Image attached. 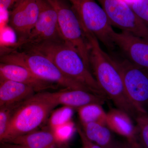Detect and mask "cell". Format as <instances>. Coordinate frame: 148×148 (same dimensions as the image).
Listing matches in <instances>:
<instances>
[{"instance_id":"d6986e66","label":"cell","mask_w":148,"mask_h":148,"mask_svg":"<svg viewBox=\"0 0 148 148\" xmlns=\"http://www.w3.org/2000/svg\"><path fill=\"white\" fill-rule=\"evenodd\" d=\"M134 120L137 140L143 148H148L147 112L138 114Z\"/></svg>"},{"instance_id":"83f0119b","label":"cell","mask_w":148,"mask_h":148,"mask_svg":"<svg viewBox=\"0 0 148 148\" xmlns=\"http://www.w3.org/2000/svg\"><path fill=\"white\" fill-rule=\"evenodd\" d=\"M0 148H26L18 145L8 143H3L0 145Z\"/></svg>"},{"instance_id":"ffe728a7","label":"cell","mask_w":148,"mask_h":148,"mask_svg":"<svg viewBox=\"0 0 148 148\" xmlns=\"http://www.w3.org/2000/svg\"><path fill=\"white\" fill-rule=\"evenodd\" d=\"M74 109L67 106H62L50 114L49 120V128L53 130L56 127L71 121Z\"/></svg>"},{"instance_id":"7a4b0ae2","label":"cell","mask_w":148,"mask_h":148,"mask_svg":"<svg viewBox=\"0 0 148 148\" xmlns=\"http://www.w3.org/2000/svg\"><path fill=\"white\" fill-rule=\"evenodd\" d=\"M32 49L50 59L66 76L82 85L90 92L106 98V94L80 56L64 41L33 45Z\"/></svg>"},{"instance_id":"8fae6325","label":"cell","mask_w":148,"mask_h":148,"mask_svg":"<svg viewBox=\"0 0 148 148\" xmlns=\"http://www.w3.org/2000/svg\"><path fill=\"white\" fill-rule=\"evenodd\" d=\"M115 46L119 48L130 62L148 72V41L128 32H115Z\"/></svg>"},{"instance_id":"ac0fdd59","label":"cell","mask_w":148,"mask_h":148,"mask_svg":"<svg viewBox=\"0 0 148 148\" xmlns=\"http://www.w3.org/2000/svg\"><path fill=\"white\" fill-rule=\"evenodd\" d=\"M102 106L97 103H90L77 109L82 124L97 123L106 125L107 113Z\"/></svg>"},{"instance_id":"1f68e13d","label":"cell","mask_w":148,"mask_h":148,"mask_svg":"<svg viewBox=\"0 0 148 148\" xmlns=\"http://www.w3.org/2000/svg\"></svg>"},{"instance_id":"277c9868","label":"cell","mask_w":148,"mask_h":148,"mask_svg":"<svg viewBox=\"0 0 148 148\" xmlns=\"http://www.w3.org/2000/svg\"><path fill=\"white\" fill-rule=\"evenodd\" d=\"M56 107L41 92L24 101L12 114L3 143L36 130L47 120Z\"/></svg>"},{"instance_id":"44dd1931","label":"cell","mask_w":148,"mask_h":148,"mask_svg":"<svg viewBox=\"0 0 148 148\" xmlns=\"http://www.w3.org/2000/svg\"><path fill=\"white\" fill-rule=\"evenodd\" d=\"M77 127L73 122L70 121L51 130L59 145H65L74 135Z\"/></svg>"},{"instance_id":"9a60e30c","label":"cell","mask_w":148,"mask_h":148,"mask_svg":"<svg viewBox=\"0 0 148 148\" xmlns=\"http://www.w3.org/2000/svg\"><path fill=\"white\" fill-rule=\"evenodd\" d=\"M4 143H11L26 148H52L59 145L52 130H35L17 136Z\"/></svg>"},{"instance_id":"e0dca14e","label":"cell","mask_w":148,"mask_h":148,"mask_svg":"<svg viewBox=\"0 0 148 148\" xmlns=\"http://www.w3.org/2000/svg\"><path fill=\"white\" fill-rule=\"evenodd\" d=\"M82 125L86 137L92 143L102 148H119L121 143L116 142L112 131L106 125L97 123Z\"/></svg>"},{"instance_id":"5b68a950","label":"cell","mask_w":148,"mask_h":148,"mask_svg":"<svg viewBox=\"0 0 148 148\" xmlns=\"http://www.w3.org/2000/svg\"><path fill=\"white\" fill-rule=\"evenodd\" d=\"M84 32L92 34L107 48H114L115 31L102 7L94 0H69Z\"/></svg>"},{"instance_id":"f1b7e54d","label":"cell","mask_w":148,"mask_h":148,"mask_svg":"<svg viewBox=\"0 0 148 148\" xmlns=\"http://www.w3.org/2000/svg\"><path fill=\"white\" fill-rule=\"evenodd\" d=\"M52 148H69L67 145V144L65 145H58Z\"/></svg>"},{"instance_id":"9c48e42d","label":"cell","mask_w":148,"mask_h":148,"mask_svg":"<svg viewBox=\"0 0 148 148\" xmlns=\"http://www.w3.org/2000/svg\"><path fill=\"white\" fill-rule=\"evenodd\" d=\"M42 0H20L9 16L11 29L25 42L39 15Z\"/></svg>"},{"instance_id":"cb8c5ba5","label":"cell","mask_w":148,"mask_h":148,"mask_svg":"<svg viewBox=\"0 0 148 148\" xmlns=\"http://www.w3.org/2000/svg\"><path fill=\"white\" fill-rule=\"evenodd\" d=\"M77 130L83 145L84 148H102L100 146L92 143L90 140H88L84 135L82 127L79 126L77 127Z\"/></svg>"},{"instance_id":"5bb4252c","label":"cell","mask_w":148,"mask_h":148,"mask_svg":"<svg viewBox=\"0 0 148 148\" xmlns=\"http://www.w3.org/2000/svg\"><path fill=\"white\" fill-rule=\"evenodd\" d=\"M36 93L29 86L0 77V108L23 102Z\"/></svg>"},{"instance_id":"d4e9b609","label":"cell","mask_w":148,"mask_h":148,"mask_svg":"<svg viewBox=\"0 0 148 148\" xmlns=\"http://www.w3.org/2000/svg\"><path fill=\"white\" fill-rule=\"evenodd\" d=\"M20 0H0V12L6 11Z\"/></svg>"},{"instance_id":"ba28073f","label":"cell","mask_w":148,"mask_h":148,"mask_svg":"<svg viewBox=\"0 0 148 148\" xmlns=\"http://www.w3.org/2000/svg\"><path fill=\"white\" fill-rule=\"evenodd\" d=\"M112 26L148 41V28L123 0H98Z\"/></svg>"},{"instance_id":"30bf717a","label":"cell","mask_w":148,"mask_h":148,"mask_svg":"<svg viewBox=\"0 0 148 148\" xmlns=\"http://www.w3.org/2000/svg\"><path fill=\"white\" fill-rule=\"evenodd\" d=\"M58 41L63 40L58 28L57 13L46 0H42L39 15L25 42H31L34 45Z\"/></svg>"},{"instance_id":"7c38bea8","label":"cell","mask_w":148,"mask_h":148,"mask_svg":"<svg viewBox=\"0 0 148 148\" xmlns=\"http://www.w3.org/2000/svg\"><path fill=\"white\" fill-rule=\"evenodd\" d=\"M44 97L56 106L61 105L74 109H78L90 103L103 105L106 98L80 89H65L54 92H42Z\"/></svg>"},{"instance_id":"52a82bcc","label":"cell","mask_w":148,"mask_h":148,"mask_svg":"<svg viewBox=\"0 0 148 148\" xmlns=\"http://www.w3.org/2000/svg\"><path fill=\"white\" fill-rule=\"evenodd\" d=\"M130 100L140 112H147L148 105V72L127 59L115 61Z\"/></svg>"},{"instance_id":"484cf974","label":"cell","mask_w":148,"mask_h":148,"mask_svg":"<svg viewBox=\"0 0 148 148\" xmlns=\"http://www.w3.org/2000/svg\"><path fill=\"white\" fill-rule=\"evenodd\" d=\"M121 145L123 148H143L137 140H126Z\"/></svg>"},{"instance_id":"3957f363","label":"cell","mask_w":148,"mask_h":148,"mask_svg":"<svg viewBox=\"0 0 148 148\" xmlns=\"http://www.w3.org/2000/svg\"><path fill=\"white\" fill-rule=\"evenodd\" d=\"M0 62L24 67L40 79L65 89H80L90 92L82 85L66 76L46 56L32 49L28 52L14 51L0 56Z\"/></svg>"},{"instance_id":"4316f807","label":"cell","mask_w":148,"mask_h":148,"mask_svg":"<svg viewBox=\"0 0 148 148\" xmlns=\"http://www.w3.org/2000/svg\"><path fill=\"white\" fill-rule=\"evenodd\" d=\"M14 49L9 47L8 46L0 44V56L7 54L14 51Z\"/></svg>"},{"instance_id":"2e32d148","label":"cell","mask_w":148,"mask_h":148,"mask_svg":"<svg viewBox=\"0 0 148 148\" xmlns=\"http://www.w3.org/2000/svg\"><path fill=\"white\" fill-rule=\"evenodd\" d=\"M106 125L111 131L124 137L127 140H137L135 125L129 115L117 108L107 113Z\"/></svg>"},{"instance_id":"8992f818","label":"cell","mask_w":148,"mask_h":148,"mask_svg":"<svg viewBox=\"0 0 148 148\" xmlns=\"http://www.w3.org/2000/svg\"><path fill=\"white\" fill-rule=\"evenodd\" d=\"M46 1L57 13L58 28L63 41L76 51L90 70L89 46L75 13L62 0Z\"/></svg>"},{"instance_id":"f546056e","label":"cell","mask_w":148,"mask_h":148,"mask_svg":"<svg viewBox=\"0 0 148 148\" xmlns=\"http://www.w3.org/2000/svg\"><path fill=\"white\" fill-rule=\"evenodd\" d=\"M123 1H124L127 3L132 4V3H134L136 0H123Z\"/></svg>"},{"instance_id":"4fadbf2b","label":"cell","mask_w":148,"mask_h":148,"mask_svg":"<svg viewBox=\"0 0 148 148\" xmlns=\"http://www.w3.org/2000/svg\"><path fill=\"white\" fill-rule=\"evenodd\" d=\"M0 77L29 86L36 93L55 87V84L40 79L28 69L15 64L0 62Z\"/></svg>"},{"instance_id":"6da1fadb","label":"cell","mask_w":148,"mask_h":148,"mask_svg":"<svg viewBox=\"0 0 148 148\" xmlns=\"http://www.w3.org/2000/svg\"><path fill=\"white\" fill-rule=\"evenodd\" d=\"M85 35L89 46L90 68L99 86L116 108L135 119L138 114L142 112L128 98L115 61L102 49L95 36L89 32L85 33Z\"/></svg>"},{"instance_id":"603a6c76","label":"cell","mask_w":148,"mask_h":148,"mask_svg":"<svg viewBox=\"0 0 148 148\" xmlns=\"http://www.w3.org/2000/svg\"><path fill=\"white\" fill-rule=\"evenodd\" d=\"M131 5L132 10L148 28V0H136Z\"/></svg>"},{"instance_id":"4dcf8cb0","label":"cell","mask_w":148,"mask_h":148,"mask_svg":"<svg viewBox=\"0 0 148 148\" xmlns=\"http://www.w3.org/2000/svg\"><path fill=\"white\" fill-rule=\"evenodd\" d=\"M119 148H123L122 147V145H121H121H120V146Z\"/></svg>"},{"instance_id":"7402d4cb","label":"cell","mask_w":148,"mask_h":148,"mask_svg":"<svg viewBox=\"0 0 148 148\" xmlns=\"http://www.w3.org/2000/svg\"><path fill=\"white\" fill-rule=\"evenodd\" d=\"M23 102L0 108V145L3 142L12 114Z\"/></svg>"}]
</instances>
